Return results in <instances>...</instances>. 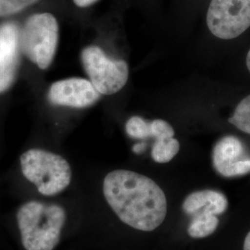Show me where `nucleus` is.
<instances>
[{"label":"nucleus","instance_id":"nucleus-1","mask_svg":"<svg viewBox=\"0 0 250 250\" xmlns=\"http://www.w3.org/2000/svg\"><path fill=\"white\" fill-rule=\"evenodd\" d=\"M103 193L118 218L136 230L154 231L166 218L167 198L163 190L143 174L110 171L104 179Z\"/></svg>","mask_w":250,"mask_h":250},{"label":"nucleus","instance_id":"nucleus-2","mask_svg":"<svg viewBox=\"0 0 250 250\" xmlns=\"http://www.w3.org/2000/svg\"><path fill=\"white\" fill-rule=\"evenodd\" d=\"M66 220L62 207L29 201L19 208L17 223L26 250H53L61 240Z\"/></svg>","mask_w":250,"mask_h":250},{"label":"nucleus","instance_id":"nucleus-3","mask_svg":"<svg viewBox=\"0 0 250 250\" xmlns=\"http://www.w3.org/2000/svg\"><path fill=\"white\" fill-rule=\"evenodd\" d=\"M20 161L23 176L33 183L43 196H56L71 184V166L60 155L33 148L24 152Z\"/></svg>","mask_w":250,"mask_h":250},{"label":"nucleus","instance_id":"nucleus-4","mask_svg":"<svg viewBox=\"0 0 250 250\" xmlns=\"http://www.w3.org/2000/svg\"><path fill=\"white\" fill-rule=\"evenodd\" d=\"M59 42V23L48 12L29 17L20 34V47L39 69L46 70L53 62Z\"/></svg>","mask_w":250,"mask_h":250},{"label":"nucleus","instance_id":"nucleus-5","mask_svg":"<svg viewBox=\"0 0 250 250\" xmlns=\"http://www.w3.org/2000/svg\"><path fill=\"white\" fill-rule=\"evenodd\" d=\"M82 62L90 82L100 95H113L125 87L129 68L122 60H112L97 45L82 51Z\"/></svg>","mask_w":250,"mask_h":250},{"label":"nucleus","instance_id":"nucleus-6","mask_svg":"<svg viewBox=\"0 0 250 250\" xmlns=\"http://www.w3.org/2000/svg\"><path fill=\"white\" fill-rule=\"evenodd\" d=\"M207 24L213 36L232 40L250 27V0H211Z\"/></svg>","mask_w":250,"mask_h":250},{"label":"nucleus","instance_id":"nucleus-7","mask_svg":"<svg viewBox=\"0 0 250 250\" xmlns=\"http://www.w3.org/2000/svg\"><path fill=\"white\" fill-rule=\"evenodd\" d=\"M125 129L127 134L134 139L155 138L151 157L158 163H167L178 154L180 144L174 138V129L166 121L158 119L149 122L133 116L127 121Z\"/></svg>","mask_w":250,"mask_h":250},{"label":"nucleus","instance_id":"nucleus-8","mask_svg":"<svg viewBox=\"0 0 250 250\" xmlns=\"http://www.w3.org/2000/svg\"><path fill=\"white\" fill-rule=\"evenodd\" d=\"M212 164L224 177H235L250 172V157L241 140L235 136H224L213 148Z\"/></svg>","mask_w":250,"mask_h":250},{"label":"nucleus","instance_id":"nucleus-9","mask_svg":"<svg viewBox=\"0 0 250 250\" xmlns=\"http://www.w3.org/2000/svg\"><path fill=\"white\" fill-rule=\"evenodd\" d=\"M100 94L92 83L82 78H70L52 83L48 92L49 101L64 107H89L95 104Z\"/></svg>","mask_w":250,"mask_h":250},{"label":"nucleus","instance_id":"nucleus-10","mask_svg":"<svg viewBox=\"0 0 250 250\" xmlns=\"http://www.w3.org/2000/svg\"><path fill=\"white\" fill-rule=\"evenodd\" d=\"M20 34L16 25H0V94L6 92L15 80L19 65Z\"/></svg>","mask_w":250,"mask_h":250},{"label":"nucleus","instance_id":"nucleus-11","mask_svg":"<svg viewBox=\"0 0 250 250\" xmlns=\"http://www.w3.org/2000/svg\"><path fill=\"white\" fill-rule=\"evenodd\" d=\"M228 208L227 198L214 190L196 191L188 195L183 203V210L188 215L207 211L214 215L223 214Z\"/></svg>","mask_w":250,"mask_h":250},{"label":"nucleus","instance_id":"nucleus-12","mask_svg":"<svg viewBox=\"0 0 250 250\" xmlns=\"http://www.w3.org/2000/svg\"><path fill=\"white\" fill-rule=\"evenodd\" d=\"M219 225V219L217 215L199 211L192 215V220L188 225V234L192 238L200 239L212 234Z\"/></svg>","mask_w":250,"mask_h":250},{"label":"nucleus","instance_id":"nucleus-13","mask_svg":"<svg viewBox=\"0 0 250 250\" xmlns=\"http://www.w3.org/2000/svg\"><path fill=\"white\" fill-rule=\"evenodd\" d=\"M229 123L243 133L250 134V95L238 103Z\"/></svg>","mask_w":250,"mask_h":250},{"label":"nucleus","instance_id":"nucleus-14","mask_svg":"<svg viewBox=\"0 0 250 250\" xmlns=\"http://www.w3.org/2000/svg\"><path fill=\"white\" fill-rule=\"evenodd\" d=\"M39 0H0V18L17 14Z\"/></svg>","mask_w":250,"mask_h":250},{"label":"nucleus","instance_id":"nucleus-15","mask_svg":"<svg viewBox=\"0 0 250 250\" xmlns=\"http://www.w3.org/2000/svg\"><path fill=\"white\" fill-rule=\"evenodd\" d=\"M99 0H73L74 4L79 8H87L93 4L97 3Z\"/></svg>","mask_w":250,"mask_h":250},{"label":"nucleus","instance_id":"nucleus-16","mask_svg":"<svg viewBox=\"0 0 250 250\" xmlns=\"http://www.w3.org/2000/svg\"><path fill=\"white\" fill-rule=\"evenodd\" d=\"M243 250H250V232L246 236V239L244 242V249Z\"/></svg>","mask_w":250,"mask_h":250},{"label":"nucleus","instance_id":"nucleus-17","mask_svg":"<svg viewBox=\"0 0 250 250\" xmlns=\"http://www.w3.org/2000/svg\"><path fill=\"white\" fill-rule=\"evenodd\" d=\"M133 149L135 153H141L145 149V144H137L134 146Z\"/></svg>","mask_w":250,"mask_h":250},{"label":"nucleus","instance_id":"nucleus-18","mask_svg":"<svg viewBox=\"0 0 250 250\" xmlns=\"http://www.w3.org/2000/svg\"><path fill=\"white\" fill-rule=\"evenodd\" d=\"M247 67H248V70L250 72V48L248 52V56H247Z\"/></svg>","mask_w":250,"mask_h":250}]
</instances>
